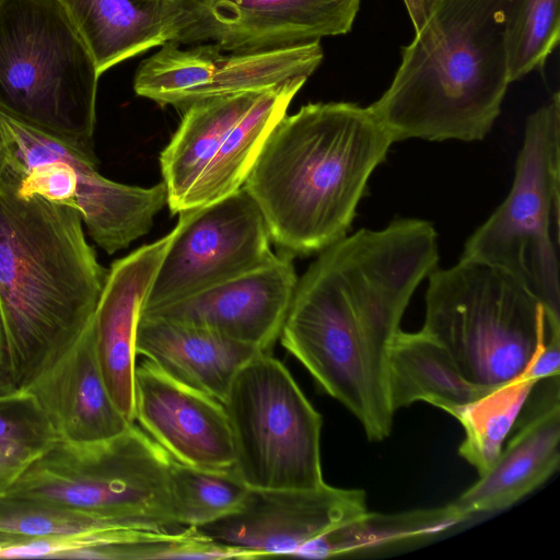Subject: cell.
<instances>
[{
  "label": "cell",
  "instance_id": "cell-32",
  "mask_svg": "<svg viewBox=\"0 0 560 560\" xmlns=\"http://www.w3.org/2000/svg\"><path fill=\"white\" fill-rule=\"evenodd\" d=\"M0 369L9 372L3 329L0 320ZM10 374V373H9Z\"/></svg>",
  "mask_w": 560,
  "mask_h": 560
},
{
  "label": "cell",
  "instance_id": "cell-27",
  "mask_svg": "<svg viewBox=\"0 0 560 560\" xmlns=\"http://www.w3.org/2000/svg\"><path fill=\"white\" fill-rule=\"evenodd\" d=\"M560 39V0H520L506 34L510 83L544 68Z\"/></svg>",
  "mask_w": 560,
  "mask_h": 560
},
{
  "label": "cell",
  "instance_id": "cell-21",
  "mask_svg": "<svg viewBox=\"0 0 560 560\" xmlns=\"http://www.w3.org/2000/svg\"><path fill=\"white\" fill-rule=\"evenodd\" d=\"M261 91H247L203 98L190 104L170 143L160 154L161 173L173 214L205 170L222 141L246 114Z\"/></svg>",
  "mask_w": 560,
  "mask_h": 560
},
{
  "label": "cell",
  "instance_id": "cell-29",
  "mask_svg": "<svg viewBox=\"0 0 560 560\" xmlns=\"http://www.w3.org/2000/svg\"><path fill=\"white\" fill-rule=\"evenodd\" d=\"M58 438L26 389L0 392V451L34 459Z\"/></svg>",
  "mask_w": 560,
  "mask_h": 560
},
{
  "label": "cell",
  "instance_id": "cell-23",
  "mask_svg": "<svg viewBox=\"0 0 560 560\" xmlns=\"http://www.w3.org/2000/svg\"><path fill=\"white\" fill-rule=\"evenodd\" d=\"M306 80L291 79L260 93L226 135L214 158L184 199L180 211L218 201L244 185L267 137L287 114L291 101Z\"/></svg>",
  "mask_w": 560,
  "mask_h": 560
},
{
  "label": "cell",
  "instance_id": "cell-7",
  "mask_svg": "<svg viewBox=\"0 0 560 560\" xmlns=\"http://www.w3.org/2000/svg\"><path fill=\"white\" fill-rule=\"evenodd\" d=\"M173 457L133 422L108 440H58L8 492L140 528L179 529L170 490Z\"/></svg>",
  "mask_w": 560,
  "mask_h": 560
},
{
  "label": "cell",
  "instance_id": "cell-4",
  "mask_svg": "<svg viewBox=\"0 0 560 560\" xmlns=\"http://www.w3.org/2000/svg\"><path fill=\"white\" fill-rule=\"evenodd\" d=\"M520 0H433L387 90L370 105L395 142L477 141L508 88V25Z\"/></svg>",
  "mask_w": 560,
  "mask_h": 560
},
{
  "label": "cell",
  "instance_id": "cell-3",
  "mask_svg": "<svg viewBox=\"0 0 560 560\" xmlns=\"http://www.w3.org/2000/svg\"><path fill=\"white\" fill-rule=\"evenodd\" d=\"M394 142L370 106L308 103L275 125L243 187L282 253L308 256L348 234Z\"/></svg>",
  "mask_w": 560,
  "mask_h": 560
},
{
  "label": "cell",
  "instance_id": "cell-28",
  "mask_svg": "<svg viewBox=\"0 0 560 560\" xmlns=\"http://www.w3.org/2000/svg\"><path fill=\"white\" fill-rule=\"evenodd\" d=\"M107 528L140 527L33 497L8 491L0 494V532L35 539Z\"/></svg>",
  "mask_w": 560,
  "mask_h": 560
},
{
  "label": "cell",
  "instance_id": "cell-26",
  "mask_svg": "<svg viewBox=\"0 0 560 560\" xmlns=\"http://www.w3.org/2000/svg\"><path fill=\"white\" fill-rule=\"evenodd\" d=\"M170 490L177 525L199 527L236 512L249 488L233 468L207 469L173 458Z\"/></svg>",
  "mask_w": 560,
  "mask_h": 560
},
{
  "label": "cell",
  "instance_id": "cell-17",
  "mask_svg": "<svg viewBox=\"0 0 560 560\" xmlns=\"http://www.w3.org/2000/svg\"><path fill=\"white\" fill-rule=\"evenodd\" d=\"M23 389L34 396L60 441L108 440L133 423L116 407L104 384L91 322L79 339Z\"/></svg>",
  "mask_w": 560,
  "mask_h": 560
},
{
  "label": "cell",
  "instance_id": "cell-30",
  "mask_svg": "<svg viewBox=\"0 0 560 560\" xmlns=\"http://www.w3.org/2000/svg\"><path fill=\"white\" fill-rule=\"evenodd\" d=\"M560 373V324H550L547 339L536 350L521 378L540 382L559 376Z\"/></svg>",
  "mask_w": 560,
  "mask_h": 560
},
{
  "label": "cell",
  "instance_id": "cell-14",
  "mask_svg": "<svg viewBox=\"0 0 560 560\" xmlns=\"http://www.w3.org/2000/svg\"><path fill=\"white\" fill-rule=\"evenodd\" d=\"M292 256L273 254L261 266L183 300L141 312L207 328L270 352L279 339L298 276Z\"/></svg>",
  "mask_w": 560,
  "mask_h": 560
},
{
  "label": "cell",
  "instance_id": "cell-15",
  "mask_svg": "<svg viewBox=\"0 0 560 560\" xmlns=\"http://www.w3.org/2000/svg\"><path fill=\"white\" fill-rule=\"evenodd\" d=\"M135 421L177 462L231 469L234 446L224 406L145 360L135 371Z\"/></svg>",
  "mask_w": 560,
  "mask_h": 560
},
{
  "label": "cell",
  "instance_id": "cell-25",
  "mask_svg": "<svg viewBox=\"0 0 560 560\" xmlns=\"http://www.w3.org/2000/svg\"><path fill=\"white\" fill-rule=\"evenodd\" d=\"M537 383L518 377L491 389L452 413L465 432L458 454L479 476L497 460L505 438Z\"/></svg>",
  "mask_w": 560,
  "mask_h": 560
},
{
  "label": "cell",
  "instance_id": "cell-33",
  "mask_svg": "<svg viewBox=\"0 0 560 560\" xmlns=\"http://www.w3.org/2000/svg\"><path fill=\"white\" fill-rule=\"evenodd\" d=\"M0 150H1V147H0Z\"/></svg>",
  "mask_w": 560,
  "mask_h": 560
},
{
  "label": "cell",
  "instance_id": "cell-9",
  "mask_svg": "<svg viewBox=\"0 0 560 560\" xmlns=\"http://www.w3.org/2000/svg\"><path fill=\"white\" fill-rule=\"evenodd\" d=\"M222 404L232 432L233 469L249 489L325 483L322 416L270 352L257 353L238 370Z\"/></svg>",
  "mask_w": 560,
  "mask_h": 560
},
{
  "label": "cell",
  "instance_id": "cell-31",
  "mask_svg": "<svg viewBox=\"0 0 560 560\" xmlns=\"http://www.w3.org/2000/svg\"><path fill=\"white\" fill-rule=\"evenodd\" d=\"M32 459L0 451V494L7 492Z\"/></svg>",
  "mask_w": 560,
  "mask_h": 560
},
{
  "label": "cell",
  "instance_id": "cell-2",
  "mask_svg": "<svg viewBox=\"0 0 560 560\" xmlns=\"http://www.w3.org/2000/svg\"><path fill=\"white\" fill-rule=\"evenodd\" d=\"M80 212L21 186L0 150V320L12 384L23 389L83 334L108 269Z\"/></svg>",
  "mask_w": 560,
  "mask_h": 560
},
{
  "label": "cell",
  "instance_id": "cell-22",
  "mask_svg": "<svg viewBox=\"0 0 560 560\" xmlns=\"http://www.w3.org/2000/svg\"><path fill=\"white\" fill-rule=\"evenodd\" d=\"M491 389L469 382L447 350L423 330H400L390 346L387 394L394 412L425 401L452 415Z\"/></svg>",
  "mask_w": 560,
  "mask_h": 560
},
{
  "label": "cell",
  "instance_id": "cell-24",
  "mask_svg": "<svg viewBox=\"0 0 560 560\" xmlns=\"http://www.w3.org/2000/svg\"><path fill=\"white\" fill-rule=\"evenodd\" d=\"M465 522L450 504L397 513L365 512L302 547L296 556L330 558L428 538Z\"/></svg>",
  "mask_w": 560,
  "mask_h": 560
},
{
  "label": "cell",
  "instance_id": "cell-12",
  "mask_svg": "<svg viewBox=\"0 0 560 560\" xmlns=\"http://www.w3.org/2000/svg\"><path fill=\"white\" fill-rule=\"evenodd\" d=\"M173 43L258 52L348 34L361 0H177Z\"/></svg>",
  "mask_w": 560,
  "mask_h": 560
},
{
  "label": "cell",
  "instance_id": "cell-11",
  "mask_svg": "<svg viewBox=\"0 0 560 560\" xmlns=\"http://www.w3.org/2000/svg\"><path fill=\"white\" fill-rule=\"evenodd\" d=\"M324 58L320 40L258 52H229L212 43H166L138 67L137 95L183 112L213 96L261 91L312 75Z\"/></svg>",
  "mask_w": 560,
  "mask_h": 560
},
{
  "label": "cell",
  "instance_id": "cell-6",
  "mask_svg": "<svg viewBox=\"0 0 560 560\" xmlns=\"http://www.w3.org/2000/svg\"><path fill=\"white\" fill-rule=\"evenodd\" d=\"M428 278L421 330L478 386L495 388L518 378L550 324L560 323L518 281L486 262L460 257Z\"/></svg>",
  "mask_w": 560,
  "mask_h": 560
},
{
  "label": "cell",
  "instance_id": "cell-8",
  "mask_svg": "<svg viewBox=\"0 0 560 560\" xmlns=\"http://www.w3.org/2000/svg\"><path fill=\"white\" fill-rule=\"evenodd\" d=\"M560 93L529 114L511 190L462 257L497 267L560 320Z\"/></svg>",
  "mask_w": 560,
  "mask_h": 560
},
{
  "label": "cell",
  "instance_id": "cell-20",
  "mask_svg": "<svg viewBox=\"0 0 560 560\" xmlns=\"http://www.w3.org/2000/svg\"><path fill=\"white\" fill-rule=\"evenodd\" d=\"M102 74L145 50L174 42L177 0H59Z\"/></svg>",
  "mask_w": 560,
  "mask_h": 560
},
{
  "label": "cell",
  "instance_id": "cell-1",
  "mask_svg": "<svg viewBox=\"0 0 560 560\" xmlns=\"http://www.w3.org/2000/svg\"><path fill=\"white\" fill-rule=\"evenodd\" d=\"M438 261L433 224L400 218L347 234L298 278L281 345L354 415L371 441L390 434L389 349L416 289Z\"/></svg>",
  "mask_w": 560,
  "mask_h": 560
},
{
  "label": "cell",
  "instance_id": "cell-16",
  "mask_svg": "<svg viewBox=\"0 0 560 560\" xmlns=\"http://www.w3.org/2000/svg\"><path fill=\"white\" fill-rule=\"evenodd\" d=\"M171 240L172 231L115 260L91 319L102 378L114 404L130 422H135L137 328Z\"/></svg>",
  "mask_w": 560,
  "mask_h": 560
},
{
  "label": "cell",
  "instance_id": "cell-10",
  "mask_svg": "<svg viewBox=\"0 0 560 560\" xmlns=\"http://www.w3.org/2000/svg\"><path fill=\"white\" fill-rule=\"evenodd\" d=\"M178 214L141 312L242 276L273 255L265 219L243 186L218 201Z\"/></svg>",
  "mask_w": 560,
  "mask_h": 560
},
{
  "label": "cell",
  "instance_id": "cell-18",
  "mask_svg": "<svg viewBox=\"0 0 560 560\" xmlns=\"http://www.w3.org/2000/svg\"><path fill=\"white\" fill-rule=\"evenodd\" d=\"M559 390L523 422L493 465L450 506L464 520L512 506L559 468Z\"/></svg>",
  "mask_w": 560,
  "mask_h": 560
},
{
  "label": "cell",
  "instance_id": "cell-13",
  "mask_svg": "<svg viewBox=\"0 0 560 560\" xmlns=\"http://www.w3.org/2000/svg\"><path fill=\"white\" fill-rule=\"evenodd\" d=\"M368 512L361 489L323 483L313 489H249L242 506L196 527L215 542L246 552L249 559L296 556L324 533Z\"/></svg>",
  "mask_w": 560,
  "mask_h": 560
},
{
  "label": "cell",
  "instance_id": "cell-19",
  "mask_svg": "<svg viewBox=\"0 0 560 560\" xmlns=\"http://www.w3.org/2000/svg\"><path fill=\"white\" fill-rule=\"evenodd\" d=\"M136 352L174 381L223 401L256 348L207 328L140 316Z\"/></svg>",
  "mask_w": 560,
  "mask_h": 560
},
{
  "label": "cell",
  "instance_id": "cell-5",
  "mask_svg": "<svg viewBox=\"0 0 560 560\" xmlns=\"http://www.w3.org/2000/svg\"><path fill=\"white\" fill-rule=\"evenodd\" d=\"M100 75L59 0H0V112L96 158Z\"/></svg>",
  "mask_w": 560,
  "mask_h": 560
}]
</instances>
